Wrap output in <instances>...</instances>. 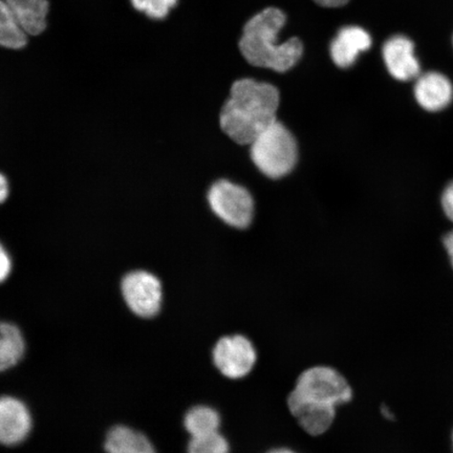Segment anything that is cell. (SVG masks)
<instances>
[{
    "label": "cell",
    "instance_id": "7a4b0ae2",
    "mask_svg": "<svg viewBox=\"0 0 453 453\" xmlns=\"http://www.w3.org/2000/svg\"><path fill=\"white\" fill-rule=\"evenodd\" d=\"M287 17L281 10L268 8L252 17L243 27L240 50L249 64L285 73L296 66L303 53L298 38L279 42Z\"/></svg>",
    "mask_w": 453,
    "mask_h": 453
},
{
    "label": "cell",
    "instance_id": "52a82bcc",
    "mask_svg": "<svg viewBox=\"0 0 453 453\" xmlns=\"http://www.w3.org/2000/svg\"><path fill=\"white\" fill-rule=\"evenodd\" d=\"M213 362L226 378L241 379L250 373L257 362V350L242 335L223 337L213 349Z\"/></svg>",
    "mask_w": 453,
    "mask_h": 453
},
{
    "label": "cell",
    "instance_id": "3957f363",
    "mask_svg": "<svg viewBox=\"0 0 453 453\" xmlns=\"http://www.w3.org/2000/svg\"><path fill=\"white\" fill-rule=\"evenodd\" d=\"M251 158L267 177H286L297 163L296 140L286 127L276 121L252 142Z\"/></svg>",
    "mask_w": 453,
    "mask_h": 453
},
{
    "label": "cell",
    "instance_id": "7c38bea8",
    "mask_svg": "<svg viewBox=\"0 0 453 453\" xmlns=\"http://www.w3.org/2000/svg\"><path fill=\"white\" fill-rule=\"evenodd\" d=\"M372 44L371 34L360 27H342L331 43V57L337 66L348 69L355 65L361 53L370 50Z\"/></svg>",
    "mask_w": 453,
    "mask_h": 453
},
{
    "label": "cell",
    "instance_id": "ac0fdd59",
    "mask_svg": "<svg viewBox=\"0 0 453 453\" xmlns=\"http://www.w3.org/2000/svg\"><path fill=\"white\" fill-rule=\"evenodd\" d=\"M188 453H229L228 441L217 433L191 437Z\"/></svg>",
    "mask_w": 453,
    "mask_h": 453
},
{
    "label": "cell",
    "instance_id": "cb8c5ba5",
    "mask_svg": "<svg viewBox=\"0 0 453 453\" xmlns=\"http://www.w3.org/2000/svg\"><path fill=\"white\" fill-rule=\"evenodd\" d=\"M444 247L447 250V253H449V257L453 267V231L449 232V234L445 236Z\"/></svg>",
    "mask_w": 453,
    "mask_h": 453
},
{
    "label": "cell",
    "instance_id": "277c9868",
    "mask_svg": "<svg viewBox=\"0 0 453 453\" xmlns=\"http://www.w3.org/2000/svg\"><path fill=\"white\" fill-rule=\"evenodd\" d=\"M296 392L317 403L337 407L352 400L353 392L344 377L326 366L311 367L298 378Z\"/></svg>",
    "mask_w": 453,
    "mask_h": 453
},
{
    "label": "cell",
    "instance_id": "ba28073f",
    "mask_svg": "<svg viewBox=\"0 0 453 453\" xmlns=\"http://www.w3.org/2000/svg\"><path fill=\"white\" fill-rule=\"evenodd\" d=\"M385 66L398 81H411L421 73L415 43L404 35H395L385 42L382 49Z\"/></svg>",
    "mask_w": 453,
    "mask_h": 453
},
{
    "label": "cell",
    "instance_id": "d4e9b609",
    "mask_svg": "<svg viewBox=\"0 0 453 453\" xmlns=\"http://www.w3.org/2000/svg\"><path fill=\"white\" fill-rule=\"evenodd\" d=\"M269 453H296V452H294L292 450L286 449H281L272 450Z\"/></svg>",
    "mask_w": 453,
    "mask_h": 453
},
{
    "label": "cell",
    "instance_id": "7402d4cb",
    "mask_svg": "<svg viewBox=\"0 0 453 453\" xmlns=\"http://www.w3.org/2000/svg\"><path fill=\"white\" fill-rule=\"evenodd\" d=\"M10 196V183L7 177L0 173V203L7 202Z\"/></svg>",
    "mask_w": 453,
    "mask_h": 453
},
{
    "label": "cell",
    "instance_id": "6da1fadb",
    "mask_svg": "<svg viewBox=\"0 0 453 453\" xmlns=\"http://www.w3.org/2000/svg\"><path fill=\"white\" fill-rule=\"evenodd\" d=\"M280 93L273 85L241 79L232 85L230 98L220 111L223 132L241 145H251L277 121Z\"/></svg>",
    "mask_w": 453,
    "mask_h": 453
},
{
    "label": "cell",
    "instance_id": "8992f818",
    "mask_svg": "<svg viewBox=\"0 0 453 453\" xmlns=\"http://www.w3.org/2000/svg\"><path fill=\"white\" fill-rule=\"evenodd\" d=\"M121 291L127 307L142 319H152L161 310L162 283L150 272H129L123 277Z\"/></svg>",
    "mask_w": 453,
    "mask_h": 453
},
{
    "label": "cell",
    "instance_id": "d6986e66",
    "mask_svg": "<svg viewBox=\"0 0 453 453\" xmlns=\"http://www.w3.org/2000/svg\"><path fill=\"white\" fill-rule=\"evenodd\" d=\"M134 8L145 13L151 19H164L168 16L170 10L178 4L179 0H130Z\"/></svg>",
    "mask_w": 453,
    "mask_h": 453
},
{
    "label": "cell",
    "instance_id": "5bb4252c",
    "mask_svg": "<svg viewBox=\"0 0 453 453\" xmlns=\"http://www.w3.org/2000/svg\"><path fill=\"white\" fill-rule=\"evenodd\" d=\"M107 453H157L143 434L127 426L113 427L105 441Z\"/></svg>",
    "mask_w": 453,
    "mask_h": 453
},
{
    "label": "cell",
    "instance_id": "9c48e42d",
    "mask_svg": "<svg viewBox=\"0 0 453 453\" xmlns=\"http://www.w3.org/2000/svg\"><path fill=\"white\" fill-rule=\"evenodd\" d=\"M32 429V417L25 403L13 396H0V444L22 443Z\"/></svg>",
    "mask_w": 453,
    "mask_h": 453
},
{
    "label": "cell",
    "instance_id": "44dd1931",
    "mask_svg": "<svg viewBox=\"0 0 453 453\" xmlns=\"http://www.w3.org/2000/svg\"><path fill=\"white\" fill-rule=\"evenodd\" d=\"M441 203L446 217L453 223V180L446 186L441 194Z\"/></svg>",
    "mask_w": 453,
    "mask_h": 453
},
{
    "label": "cell",
    "instance_id": "30bf717a",
    "mask_svg": "<svg viewBox=\"0 0 453 453\" xmlns=\"http://www.w3.org/2000/svg\"><path fill=\"white\" fill-rule=\"evenodd\" d=\"M413 94L423 110L437 112L447 109L453 100L450 79L439 72L421 73L416 79Z\"/></svg>",
    "mask_w": 453,
    "mask_h": 453
},
{
    "label": "cell",
    "instance_id": "2e32d148",
    "mask_svg": "<svg viewBox=\"0 0 453 453\" xmlns=\"http://www.w3.org/2000/svg\"><path fill=\"white\" fill-rule=\"evenodd\" d=\"M27 33L4 0H0V47L19 50L26 47Z\"/></svg>",
    "mask_w": 453,
    "mask_h": 453
},
{
    "label": "cell",
    "instance_id": "603a6c76",
    "mask_svg": "<svg viewBox=\"0 0 453 453\" xmlns=\"http://www.w3.org/2000/svg\"><path fill=\"white\" fill-rule=\"evenodd\" d=\"M316 4L325 8H339L347 4L349 0H314Z\"/></svg>",
    "mask_w": 453,
    "mask_h": 453
},
{
    "label": "cell",
    "instance_id": "8fae6325",
    "mask_svg": "<svg viewBox=\"0 0 453 453\" xmlns=\"http://www.w3.org/2000/svg\"><path fill=\"white\" fill-rule=\"evenodd\" d=\"M288 405L300 426L311 435L325 434L336 417V407L305 399L296 390L288 395Z\"/></svg>",
    "mask_w": 453,
    "mask_h": 453
},
{
    "label": "cell",
    "instance_id": "4fadbf2b",
    "mask_svg": "<svg viewBox=\"0 0 453 453\" xmlns=\"http://www.w3.org/2000/svg\"><path fill=\"white\" fill-rule=\"evenodd\" d=\"M27 35H39L47 27L48 0H4Z\"/></svg>",
    "mask_w": 453,
    "mask_h": 453
},
{
    "label": "cell",
    "instance_id": "5b68a950",
    "mask_svg": "<svg viewBox=\"0 0 453 453\" xmlns=\"http://www.w3.org/2000/svg\"><path fill=\"white\" fill-rule=\"evenodd\" d=\"M208 202L212 211L231 226L243 229L252 222L253 198L250 192L240 185L219 180L209 190Z\"/></svg>",
    "mask_w": 453,
    "mask_h": 453
},
{
    "label": "cell",
    "instance_id": "9a60e30c",
    "mask_svg": "<svg viewBox=\"0 0 453 453\" xmlns=\"http://www.w3.org/2000/svg\"><path fill=\"white\" fill-rule=\"evenodd\" d=\"M26 352V342L19 328L0 322V372L15 366Z\"/></svg>",
    "mask_w": 453,
    "mask_h": 453
},
{
    "label": "cell",
    "instance_id": "e0dca14e",
    "mask_svg": "<svg viewBox=\"0 0 453 453\" xmlns=\"http://www.w3.org/2000/svg\"><path fill=\"white\" fill-rule=\"evenodd\" d=\"M184 424L191 437H198L219 432L220 418L211 407L196 406L187 412Z\"/></svg>",
    "mask_w": 453,
    "mask_h": 453
},
{
    "label": "cell",
    "instance_id": "ffe728a7",
    "mask_svg": "<svg viewBox=\"0 0 453 453\" xmlns=\"http://www.w3.org/2000/svg\"><path fill=\"white\" fill-rule=\"evenodd\" d=\"M12 267V258H11L7 249L0 242V283L8 280Z\"/></svg>",
    "mask_w": 453,
    "mask_h": 453
}]
</instances>
